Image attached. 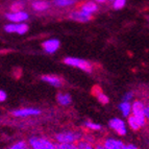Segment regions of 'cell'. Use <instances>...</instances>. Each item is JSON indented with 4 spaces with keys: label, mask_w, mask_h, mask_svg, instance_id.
Segmentation results:
<instances>
[{
    "label": "cell",
    "mask_w": 149,
    "mask_h": 149,
    "mask_svg": "<svg viewBox=\"0 0 149 149\" xmlns=\"http://www.w3.org/2000/svg\"><path fill=\"white\" fill-rule=\"evenodd\" d=\"M64 63L71 67L78 68V69L85 71V72H92V65L90 64L88 61L82 60V58H77V57H66L64 60Z\"/></svg>",
    "instance_id": "cell-1"
},
{
    "label": "cell",
    "mask_w": 149,
    "mask_h": 149,
    "mask_svg": "<svg viewBox=\"0 0 149 149\" xmlns=\"http://www.w3.org/2000/svg\"><path fill=\"white\" fill-rule=\"evenodd\" d=\"M29 145L31 149H56L54 144L43 138L32 137L29 139Z\"/></svg>",
    "instance_id": "cell-2"
},
{
    "label": "cell",
    "mask_w": 149,
    "mask_h": 149,
    "mask_svg": "<svg viewBox=\"0 0 149 149\" xmlns=\"http://www.w3.org/2000/svg\"><path fill=\"white\" fill-rule=\"evenodd\" d=\"M81 134L79 132H60L55 136L57 143H75L80 139Z\"/></svg>",
    "instance_id": "cell-3"
},
{
    "label": "cell",
    "mask_w": 149,
    "mask_h": 149,
    "mask_svg": "<svg viewBox=\"0 0 149 149\" xmlns=\"http://www.w3.org/2000/svg\"><path fill=\"white\" fill-rule=\"evenodd\" d=\"M109 127L114 129L115 132L120 136H124L126 134V126H125V123L123 120L119 119V118H113V119L109 120Z\"/></svg>",
    "instance_id": "cell-4"
},
{
    "label": "cell",
    "mask_w": 149,
    "mask_h": 149,
    "mask_svg": "<svg viewBox=\"0 0 149 149\" xmlns=\"http://www.w3.org/2000/svg\"><path fill=\"white\" fill-rule=\"evenodd\" d=\"M43 49L45 50V52L47 53H54L61 46V42L57 39H50V40L45 41L42 44Z\"/></svg>",
    "instance_id": "cell-5"
},
{
    "label": "cell",
    "mask_w": 149,
    "mask_h": 149,
    "mask_svg": "<svg viewBox=\"0 0 149 149\" xmlns=\"http://www.w3.org/2000/svg\"><path fill=\"white\" fill-rule=\"evenodd\" d=\"M69 18L74 21H78V22H88L92 19V15H90L86 12H82V10H75V12L70 14Z\"/></svg>",
    "instance_id": "cell-6"
},
{
    "label": "cell",
    "mask_w": 149,
    "mask_h": 149,
    "mask_svg": "<svg viewBox=\"0 0 149 149\" xmlns=\"http://www.w3.org/2000/svg\"><path fill=\"white\" fill-rule=\"evenodd\" d=\"M5 16H6L8 20L14 23H22L23 21L28 19V14L25 12H22V10L17 13H10V14H6Z\"/></svg>",
    "instance_id": "cell-7"
},
{
    "label": "cell",
    "mask_w": 149,
    "mask_h": 149,
    "mask_svg": "<svg viewBox=\"0 0 149 149\" xmlns=\"http://www.w3.org/2000/svg\"><path fill=\"white\" fill-rule=\"evenodd\" d=\"M15 117H27V116H33V115H40L41 111L38 109H32V107H27V109H21L14 111L12 113Z\"/></svg>",
    "instance_id": "cell-8"
},
{
    "label": "cell",
    "mask_w": 149,
    "mask_h": 149,
    "mask_svg": "<svg viewBox=\"0 0 149 149\" xmlns=\"http://www.w3.org/2000/svg\"><path fill=\"white\" fill-rule=\"evenodd\" d=\"M103 147H104V149H123L124 144L121 141H119V140L107 139L105 140Z\"/></svg>",
    "instance_id": "cell-9"
},
{
    "label": "cell",
    "mask_w": 149,
    "mask_h": 149,
    "mask_svg": "<svg viewBox=\"0 0 149 149\" xmlns=\"http://www.w3.org/2000/svg\"><path fill=\"white\" fill-rule=\"evenodd\" d=\"M42 80L53 86V87H61L62 86V79L57 76H54V75H45L42 77Z\"/></svg>",
    "instance_id": "cell-10"
},
{
    "label": "cell",
    "mask_w": 149,
    "mask_h": 149,
    "mask_svg": "<svg viewBox=\"0 0 149 149\" xmlns=\"http://www.w3.org/2000/svg\"><path fill=\"white\" fill-rule=\"evenodd\" d=\"M92 91H93V95H95V96L97 97V99L99 100L102 104H107V103H109V97H107L105 94H103L99 88L94 87Z\"/></svg>",
    "instance_id": "cell-11"
},
{
    "label": "cell",
    "mask_w": 149,
    "mask_h": 149,
    "mask_svg": "<svg viewBox=\"0 0 149 149\" xmlns=\"http://www.w3.org/2000/svg\"><path fill=\"white\" fill-rule=\"evenodd\" d=\"M32 8L35 10H38V12H44L47 8H49V3L47 1H43V0H38V1H35L32 2L31 4Z\"/></svg>",
    "instance_id": "cell-12"
},
{
    "label": "cell",
    "mask_w": 149,
    "mask_h": 149,
    "mask_svg": "<svg viewBox=\"0 0 149 149\" xmlns=\"http://www.w3.org/2000/svg\"><path fill=\"white\" fill-rule=\"evenodd\" d=\"M97 10H98V6H97V4L95 2H92V1H89V2L85 3V4L81 6L82 12L88 13V14H90V15H92L93 13L97 12Z\"/></svg>",
    "instance_id": "cell-13"
},
{
    "label": "cell",
    "mask_w": 149,
    "mask_h": 149,
    "mask_svg": "<svg viewBox=\"0 0 149 149\" xmlns=\"http://www.w3.org/2000/svg\"><path fill=\"white\" fill-rule=\"evenodd\" d=\"M57 101L62 105H68L71 103V96L68 93H58L57 94Z\"/></svg>",
    "instance_id": "cell-14"
},
{
    "label": "cell",
    "mask_w": 149,
    "mask_h": 149,
    "mask_svg": "<svg viewBox=\"0 0 149 149\" xmlns=\"http://www.w3.org/2000/svg\"><path fill=\"white\" fill-rule=\"evenodd\" d=\"M119 109L121 111L122 115L124 117H128L129 115H130V112H132V105L129 104V102L123 101L122 103L119 104Z\"/></svg>",
    "instance_id": "cell-15"
},
{
    "label": "cell",
    "mask_w": 149,
    "mask_h": 149,
    "mask_svg": "<svg viewBox=\"0 0 149 149\" xmlns=\"http://www.w3.org/2000/svg\"><path fill=\"white\" fill-rule=\"evenodd\" d=\"M132 116L134 117L136 121L138 122V124L140 125V127L146 125V118H145L144 114H143V111L139 113H134V114H132Z\"/></svg>",
    "instance_id": "cell-16"
},
{
    "label": "cell",
    "mask_w": 149,
    "mask_h": 149,
    "mask_svg": "<svg viewBox=\"0 0 149 149\" xmlns=\"http://www.w3.org/2000/svg\"><path fill=\"white\" fill-rule=\"evenodd\" d=\"M53 2L56 6L65 8V6H70V5L74 4L76 0H53Z\"/></svg>",
    "instance_id": "cell-17"
},
{
    "label": "cell",
    "mask_w": 149,
    "mask_h": 149,
    "mask_svg": "<svg viewBox=\"0 0 149 149\" xmlns=\"http://www.w3.org/2000/svg\"><path fill=\"white\" fill-rule=\"evenodd\" d=\"M54 146L56 149H77L74 143H57L54 144Z\"/></svg>",
    "instance_id": "cell-18"
},
{
    "label": "cell",
    "mask_w": 149,
    "mask_h": 149,
    "mask_svg": "<svg viewBox=\"0 0 149 149\" xmlns=\"http://www.w3.org/2000/svg\"><path fill=\"white\" fill-rule=\"evenodd\" d=\"M28 31V26L25 23H17V30L16 32L19 35H24Z\"/></svg>",
    "instance_id": "cell-19"
},
{
    "label": "cell",
    "mask_w": 149,
    "mask_h": 149,
    "mask_svg": "<svg viewBox=\"0 0 149 149\" xmlns=\"http://www.w3.org/2000/svg\"><path fill=\"white\" fill-rule=\"evenodd\" d=\"M24 8V4L20 1H17V2H14L10 5V10L12 13H17V12H21V10Z\"/></svg>",
    "instance_id": "cell-20"
},
{
    "label": "cell",
    "mask_w": 149,
    "mask_h": 149,
    "mask_svg": "<svg viewBox=\"0 0 149 149\" xmlns=\"http://www.w3.org/2000/svg\"><path fill=\"white\" fill-rule=\"evenodd\" d=\"M143 107H144V104H143L141 101H134V104L132 105V114H134V113L142 112V111H143Z\"/></svg>",
    "instance_id": "cell-21"
},
{
    "label": "cell",
    "mask_w": 149,
    "mask_h": 149,
    "mask_svg": "<svg viewBox=\"0 0 149 149\" xmlns=\"http://www.w3.org/2000/svg\"><path fill=\"white\" fill-rule=\"evenodd\" d=\"M128 125L130 126V128L134 129V130L140 129V125L138 124V122L136 121L134 116H128Z\"/></svg>",
    "instance_id": "cell-22"
},
{
    "label": "cell",
    "mask_w": 149,
    "mask_h": 149,
    "mask_svg": "<svg viewBox=\"0 0 149 149\" xmlns=\"http://www.w3.org/2000/svg\"><path fill=\"white\" fill-rule=\"evenodd\" d=\"M76 147L78 149H95L92 145L88 143L87 141H79L78 142V144L76 145Z\"/></svg>",
    "instance_id": "cell-23"
},
{
    "label": "cell",
    "mask_w": 149,
    "mask_h": 149,
    "mask_svg": "<svg viewBox=\"0 0 149 149\" xmlns=\"http://www.w3.org/2000/svg\"><path fill=\"white\" fill-rule=\"evenodd\" d=\"M28 146L25 142L21 141V142H17L16 144H14L13 146H10L8 149H27Z\"/></svg>",
    "instance_id": "cell-24"
},
{
    "label": "cell",
    "mask_w": 149,
    "mask_h": 149,
    "mask_svg": "<svg viewBox=\"0 0 149 149\" xmlns=\"http://www.w3.org/2000/svg\"><path fill=\"white\" fill-rule=\"evenodd\" d=\"M4 30L8 33H12V32H16L17 30V23H10L4 26Z\"/></svg>",
    "instance_id": "cell-25"
},
{
    "label": "cell",
    "mask_w": 149,
    "mask_h": 149,
    "mask_svg": "<svg viewBox=\"0 0 149 149\" xmlns=\"http://www.w3.org/2000/svg\"><path fill=\"white\" fill-rule=\"evenodd\" d=\"M85 125L88 127V128L92 129V130H99V129H101V125L97 124V123H93V122H86Z\"/></svg>",
    "instance_id": "cell-26"
},
{
    "label": "cell",
    "mask_w": 149,
    "mask_h": 149,
    "mask_svg": "<svg viewBox=\"0 0 149 149\" xmlns=\"http://www.w3.org/2000/svg\"><path fill=\"white\" fill-rule=\"evenodd\" d=\"M126 0H114V8L115 10H121L122 8H124Z\"/></svg>",
    "instance_id": "cell-27"
},
{
    "label": "cell",
    "mask_w": 149,
    "mask_h": 149,
    "mask_svg": "<svg viewBox=\"0 0 149 149\" xmlns=\"http://www.w3.org/2000/svg\"><path fill=\"white\" fill-rule=\"evenodd\" d=\"M132 98H134V94H132V92H127L126 94L123 96V100L126 102H128L129 100H132Z\"/></svg>",
    "instance_id": "cell-28"
},
{
    "label": "cell",
    "mask_w": 149,
    "mask_h": 149,
    "mask_svg": "<svg viewBox=\"0 0 149 149\" xmlns=\"http://www.w3.org/2000/svg\"><path fill=\"white\" fill-rule=\"evenodd\" d=\"M6 93L4 92V91H2V90H0V102H3L6 100Z\"/></svg>",
    "instance_id": "cell-29"
},
{
    "label": "cell",
    "mask_w": 149,
    "mask_h": 149,
    "mask_svg": "<svg viewBox=\"0 0 149 149\" xmlns=\"http://www.w3.org/2000/svg\"><path fill=\"white\" fill-rule=\"evenodd\" d=\"M143 114H144V116H145V118H148L149 117V107H148V105H145L144 107H143Z\"/></svg>",
    "instance_id": "cell-30"
},
{
    "label": "cell",
    "mask_w": 149,
    "mask_h": 149,
    "mask_svg": "<svg viewBox=\"0 0 149 149\" xmlns=\"http://www.w3.org/2000/svg\"><path fill=\"white\" fill-rule=\"evenodd\" d=\"M97 2H100V3H103V2H105L107 0H96Z\"/></svg>",
    "instance_id": "cell-31"
},
{
    "label": "cell",
    "mask_w": 149,
    "mask_h": 149,
    "mask_svg": "<svg viewBox=\"0 0 149 149\" xmlns=\"http://www.w3.org/2000/svg\"><path fill=\"white\" fill-rule=\"evenodd\" d=\"M27 149H31V148H27Z\"/></svg>",
    "instance_id": "cell-32"
},
{
    "label": "cell",
    "mask_w": 149,
    "mask_h": 149,
    "mask_svg": "<svg viewBox=\"0 0 149 149\" xmlns=\"http://www.w3.org/2000/svg\"><path fill=\"white\" fill-rule=\"evenodd\" d=\"M113 1H114V0H113Z\"/></svg>",
    "instance_id": "cell-33"
},
{
    "label": "cell",
    "mask_w": 149,
    "mask_h": 149,
    "mask_svg": "<svg viewBox=\"0 0 149 149\" xmlns=\"http://www.w3.org/2000/svg\"><path fill=\"white\" fill-rule=\"evenodd\" d=\"M77 149H78V148H77Z\"/></svg>",
    "instance_id": "cell-34"
}]
</instances>
